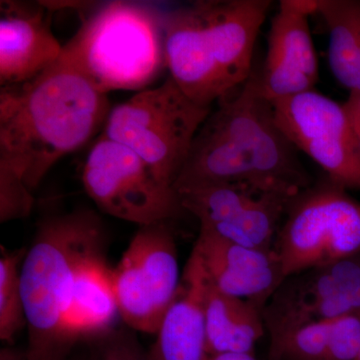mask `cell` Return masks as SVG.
<instances>
[{"mask_svg":"<svg viewBox=\"0 0 360 360\" xmlns=\"http://www.w3.org/2000/svg\"><path fill=\"white\" fill-rule=\"evenodd\" d=\"M165 18L148 2L94 4L82 13V25L59 59L103 94L141 91L167 68Z\"/></svg>","mask_w":360,"mask_h":360,"instance_id":"5b68a950","label":"cell"},{"mask_svg":"<svg viewBox=\"0 0 360 360\" xmlns=\"http://www.w3.org/2000/svg\"><path fill=\"white\" fill-rule=\"evenodd\" d=\"M103 253L84 258L73 277L65 322L66 335L72 345L80 338L90 340L110 333L120 315L113 270L106 264Z\"/></svg>","mask_w":360,"mask_h":360,"instance_id":"2e32d148","label":"cell"},{"mask_svg":"<svg viewBox=\"0 0 360 360\" xmlns=\"http://www.w3.org/2000/svg\"><path fill=\"white\" fill-rule=\"evenodd\" d=\"M122 333H110L90 338V360H141L139 350Z\"/></svg>","mask_w":360,"mask_h":360,"instance_id":"cb8c5ba5","label":"cell"},{"mask_svg":"<svg viewBox=\"0 0 360 360\" xmlns=\"http://www.w3.org/2000/svg\"><path fill=\"white\" fill-rule=\"evenodd\" d=\"M283 4L295 13L309 16L319 13V0H283Z\"/></svg>","mask_w":360,"mask_h":360,"instance_id":"484cf974","label":"cell"},{"mask_svg":"<svg viewBox=\"0 0 360 360\" xmlns=\"http://www.w3.org/2000/svg\"><path fill=\"white\" fill-rule=\"evenodd\" d=\"M329 321L300 324L270 340L271 360H328Z\"/></svg>","mask_w":360,"mask_h":360,"instance_id":"44dd1931","label":"cell"},{"mask_svg":"<svg viewBox=\"0 0 360 360\" xmlns=\"http://www.w3.org/2000/svg\"><path fill=\"white\" fill-rule=\"evenodd\" d=\"M264 307L270 340L300 324L360 310V253L286 279Z\"/></svg>","mask_w":360,"mask_h":360,"instance_id":"8fae6325","label":"cell"},{"mask_svg":"<svg viewBox=\"0 0 360 360\" xmlns=\"http://www.w3.org/2000/svg\"><path fill=\"white\" fill-rule=\"evenodd\" d=\"M181 276L167 221L141 226L113 270L120 315L135 330L158 333Z\"/></svg>","mask_w":360,"mask_h":360,"instance_id":"9c48e42d","label":"cell"},{"mask_svg":"<svg viewBox=\"0 0 360 360\" xmlns=\"http://www.w3.org/2000/svg\"><path fill=\"white\" fill-rule=\"evenodd\" d=\"M34 198L25 182L11 170L0 168V221L25 219L32 212Z\"/></svg>","mask_w":360,"mask_h":360,"instance_id":"7402d4cb","label":"cell"},{"mask_svg":"<svg viewBox=\"0 0 360 360\" xmlns=\"http://www.w3.org/2000/svg\"><path fill=\"white\" fill-rule=\"evenodd\" d=\"M210 281L193 250L179 290L158 329L161 360H205L206 302Z\"/></svg>","mask_w":360,"mask_h":360,"instance_id":"9a60e30c","label":"cell"},{"mask_svg":"<svg viewBox=\"0 0 360 360\" xmlns=\"http://www.w3.org/2000/svg\"><path fill=\"white\" fill-rule=\"evenodd\" d=\"M212 108L194 103L169 77L111 108L103 136L131 149L174 187L196 134Z\"/></svg>","mask_w":360,"mask_h":360,"instance_id":"8992f818","label":"cell"},{"mask_svg":"<svg viewBox=\"0 0 360 360\" xmlns=\"http://www.w3.org/2000/svg\"><path fill=\"white\" fill-rule=\"evenodd\" d=\"M105 245L103 220L89 208L40 220L20 270L27 360H68L73 345L65 322L73 277L80 262Z\"/></svg>","mask_w":360,"mask_h":360,"instance_id":"277c9868","label":"cell"},{"mask_svg":"<svg viewBox=\"0 0 360 360\" xmlns=\"http://www.w3.org/2000/svg\"><path fill=\"white\" fill-rule=\"evenodd\" d=\"M193 250L210 283L226 295L265 307L283 283L274 250H255L201 226Z\"/></svg>","mask_w":360,"mask_h":360,"instance_id":"4fadbf2b","label":"cell"},{"mask_svg":"<svg viewBox=\"0 0 360 360\" xmlns=\"http://www.w3.org/2000/svg\"><path fill=\"white\" fill-rule=\"evenodd\" d=\"M272 250L283 283L360 253V202L328 179L290 201Z\"/></svg>","mask_w":360,"mask_h":360,"instance_id":"52a82bcc","label":"cell"},{"mask_svg":"<svg viewBox=\"0 0 360 360\" xmlns=\"http://www.w3.org/2000/svg\"><path fill=\"white\" fill-rule=\"evenodd\" d=\"M360 349V310L329 321L328 360H354Z\"/></svg>","mask_w":360,"mask_h":360,"instance_id":"603a6c76","label":"cell"},{"mask_svg":"<svg viewBox=\"0 0 360 360\" xmlns=\"http://www.w3.org/2000/svg\"><path fill=\"white\" fill-rule=\"evenodd\" d=\"M108 94L59 59L39 77L0 89V168L32 193L56 163L105 124Z\"/></svg>","mask_w":360,"mask_h":360,"instance_id":"7a4b0ae2","label":"cell"},{"mask_svg":"<svg viewBox=\"0 0 360 360\" xmlns=\"http://www.w3.org/2000/svg\"><path fill=\"white\" fill-rule=\"evenodd\" d=\"M210 360H258L252 354H224L213 355Z\"/></svg>","mask_w":360,"mask_h":360,"instance_id":"83f0119b","label":"cell"},{"mask_svg":"<svg viewBox=\"0 0 360 360\" xmlns=\"http://www.w3.org/2000/svg\"><path fill=\"white\" fill-rule=\"evenodd\" d=\"M329 32V65L340 84L360 92V0H319Z\"/></svg>","mask_w":360,"mask_h":360,"instance_id":"ac0fdd59","label":"cell"},{"mask_svg":"<svg viewBox=\"0 0 360 360\" xmlns=\"http://www.w3.org/2000/svg\"><path fill=\"white\" fill-rule=\"evenodd\" d=\"M0 360H27V354L18 348L4 347L0 352Z\"/></svg>","mask_w":360,"mask_h":360,"instance_id":"4316f807","label":"cell"},{"mask_svg":"<svg viewBox=\"0 0 360 360\" xmlns=\"http://www.w3.org/2000/svg\"><path fill=\"white\" fill-rule=\"evenodd\" d=\"M319 70L309 18L281 1L271 20L264 68L258 73L262 94L272 103L314 90Z\"/></svg>","mask_w":360,"mask_h":360,"instance_id":"5bb4252c","label":"cell"},{"mask_svg":"<svg viewBox=\"0 0 360 360\" xmlns=\"http://www.w3.org/2000/svg\"><path fill=\"white\" fill-rule=\"evenodd\" d=\"M295 198L262 193L248 207L224 224L208 227L222 238L255 250H272L279 224Z\"/></svg>","mask_w":360,"mask_h":360,"instance_id":"d6986e66","label":"cell"},{"mask_svg":"<svg viewBox=\"0 0 360 360\" xmlns=\"http://www.w3.org/2000/svg\"><path fill=\"white\" fill-rule=\"evenodd\" d=\"M82 184L99 210L139 226L186 212L174 187L158 179L131 149L103 135L89 150Z\"/></svg>","mask_w":360,"mask_h":360,"instance_id":"ba28073f","label":"cell"},{"mask_svg":"<svg viewBox=\"0 0 360 360\" xmlns=\"http://www.w3.org/2000/svg\"><path fill=\"white\" fill-rule=\"evenodd\" d=\"M343 106L360 146V92H350Z\"/></svg>","mask_w":360,"mask_h":360,"instance_id":"d4e9b609","label":"cell"},{"mask_svg":"<svg viewBox=\"0 0 360 360\" xmlns=\"http://www.w3.org/2000/svg\"><path fill=\"white\" fill-rule=\"evenodd\" d=\"M297 149L277 127L274 108L253 70L217 101L196 134L175 191L217 184H246L295 198L309 187Z\"/></svg>","mask_w":360,"mask_h":360,"instance_id":"6da1fadb","label":"cell"},{"mask_svg":"<svg viewBox=\"0 0 360 360\" xmlns=\"http://www.w3.org/2000/svg\"><path fill=\"white\" fill-rule=\"evenodd\" d=\"M277 127L342 188L360 191V146L343 104L314 90L272 101Z\"/></svg>","mask_w":360,"mask_h":360,"instance_id":"30bf717a","label":"cell"},{"mask_svg":"<svg viewBox=\"0 0 360 360\" xmlns=\"http://www.w3.org/2000/svg\"><path fill=\"white\" fill-rule=\"evenodd\" d=\"M26 250L7 251L1 246L0 258V338L11 343L26 326L21 293L20 270Z\"/></svg>","mask_w":360,"mask_h":360,"instance_id":"ffe728a7","label":"cell"},{"mask_svg":"<svg viewBox=\"0 0 360 360\" xmlns=\"http://www.w3.org/2000/svg\"><path fill=\"white\" fill-rule=\"evenodd\" d=\"M262 305L221 292L210 283L206 302V354H252L265 328Z\"/></svg>","mask_w":360,"mask_h":360,"instance_id":"e0dca14e","label":"cell"},{"mask_svg":"<svg viewBox=\"0 0 360 360\" xmlns=\"http://www.w3.org/2000/svg\"><path fill=\"white\" fill-rule=\"evenodd\" d=\"M354 360H360V349L359 352V354H357L356 359H355Z\"/></svg>","mask_w":360,"mask_h":360,"instance_id":"f1b7e54d","label":"cell"},{"mask_svg":"<svg viewBox=\"0 0 360 360\" xmlns=\"http://www.w3.org/2000/svg\"><path fill=\"white\" fill-rule=\"evenodd\" d=\"M272 1L202 0L165 11L169 77L194 103L212 108L253 72L258 32Z\"/></svg>","mask_w":360,"mask_h":360,"instance_id":"3957f363","label":"cell"},{"mask_svg":"<svg viewBox=\"0 0 360 360\" xmlns=\"http://www.w3.org/2000/svg\"><path fill=\"white\" fill-rule=\"evenodd\" d=\"M41 1L0 2V85L23 84L56 65L63 53Z\"/></svg>","mask_w":360,"mask_h":360,"instance_id":"7c38bea8","label":"cell"}]
</instances>
